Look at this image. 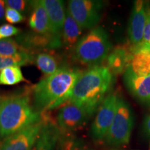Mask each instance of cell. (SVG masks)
I'll use <instances>...</instances> for the list:
<instances>
[{
	"label": "cell",
	"instance_id": "cell-1",
	"mask_svg": "<svg viewBox=\"0 0 150 150\" xmlns=\"http://www.w3.org/2000/svg\"><path fill=\"white\" fill-rule=\"evenodd\" d=\"M82 72L76 68L62 67L54 74L44 76L31 88L35 109L40 112H47L68 102Z\"/></svg>",
	"mask_w": 150,
	"mask_h": 150
},
{
	"label": "cell",
	"instance_id": "cell-2",
	"mask_svg": "<svg viewBox=\"0 0 150 150\" xmlns=\"http://www.w3.org/2000/svg\"><path fill=\"white\" fill-rule=\"evenodd\" d=\"M42 112L35 109L31 89L0 97V138L7 137L38 122Z\"/></svg>",
	"mask_w": 150,
	"mask_h": 150
},
{
	"label": "cell",
	"instance_id": "cell-3",
	"mask_svg": "<svg viewBox=\"0 0 150 150\" xmlns=\"http://www.w3.org/2000/svg\"><path fill=\"white\" fill-rule=\"evenodd\" d=\"M112 82V74L107 67L94 65L80 75L69 102L83 108L91 116L98 110Z\"/></svg>",
	"mask_w": 150,
	"mask_h": 150
},
{
	"label": "cell",
	"instance_id": "cell-4",
	"mask_svg": "<svg viewBox=\"0 0 150 150\" xmlns=\"http://www.w3.org/2000/svg\"><path fill=\"white\" fill-rule=\"evenodd\" d=\"M110 47L107 33L96 27L81 38L73 50V57L83 64L95 65L107 58Z\"/></svg>",
	"mask_w": 150,
	"mask_h": 150
},
{
	"label": "cell",
	"instance_id": "cell-5",
	"mask_svg": "<svg viewBox=\"0 0 150 150\" xmlns=\"http://www.w3.org/2000/svg\"><path fill=\"white\" fill-rule=\"evenodd\" d=\"M133 125L134 117L130 106L125 99L119 97L115 117L106 136V141L112 145L128 144Z\"/></svg>",
	"mask_w": 150,
	"mask_h": 150
},
{
	"label": "cell",
	"instance_id": "cell-6",
	"mask_svg": "<svg viewBox=\"0 0 150 150\" xmlns=\"http://www.w3.org/2000/svg\"><path fill=\"white\" fill-rule=\"evenodd\" d=\"M103 2L93 0H70L67 12L82 29H92L99 22Z\"/></svg>",
	"mask_w": 150,
	"mask_h": 150
},
{
	"label": "cell",
	"instance_id": "cell-7",
	"mask_svg": "<svg viewBox=\"0 0 150 150\" xmlns=\"http://www.w3.org/2000/svg\"><path fill=\"white\" fill-rule=\"evenodd\" d=\"M16 40L22 48L33 54L50 52L62 47L61 35L52 33L42 34L32 31L24 32L19 35Z\"/></svg>",
	"mask_w": 150,
	"mask_h": 150
},
{
	"label": "cell",
	"instance_id": "cell-8",
	"mask_svg": "<svg viewBox=\"0 0 150 150\" xmlns=\"http://www.w3.org/2000/svg\"><path fill=\"white\" fill-rule=\"evenodd\" d=\"M118 98L115 94H110L99 106L91 127L92 136L95 140H101L106 138L117 110Z\"/></svg>",
	"mask_w": 150,
	"mask_h": 150
},
{
	"label": "cell",
	"instance_id": "cell-9",
	"mask_svg": "<svg viewBox=\"0 0 150 150\" xmlns=\"http://www.w3.org/2000/svg\"><path fill=\"white\" fill-rule=\"evenodd\" d=\"M42 125V117L38 122L7 137L0 145V150H31L38 138Z\"/></svg>",
	"mask_w": 150,
	"mask_h": 150
},
{
	"label": "cell",
	"instance_id": "cell-10",
	"mask_svg": "<svg viewBox=\"0 0 150 150\" xmlns=\"http://www.w3.org/2000/svg\"><path fill=\"white\" fill-rule=\"evenodd\" d=\"M89 117L83 108L68 101L59 109L56 121L60 130L72 131L83 127Z\"/></svg>",
	"mask_w": 150,
	"mask_h": 150
},
{
	"label": "cell",
	"instance_id": "cell-11",
	"mask_svg": "<svg viewBox=\"0 0 150 150\" xmlns=\"http://www.w3.org/2000/svg\"><path fill=\"white\" fill-rule=\"evenodd\" d=\"M42 129L31 150H55L61 137V130L47 111L42 112Z\"/></svg>",
	"mask_w": 150,
	"mask_h": 150
},
{
	"label": "cell",
	"instance_id": "cell-12",
	"mask_svg": "<svg viewBox=\"0 0 150 150\" xmlns=\"http://www.w3.org/2000/svg\"><path fill=\"white\" fill-rule=\"evenodd\" d=\"M147 3L138 0L134 4L128 26L129 40L134 45L141 44L147 18Z\"/></svg>",
	"mask_w": 150,
	"mask_h": 150
},
{
	"label": "cell",
	"instance_id": "cell-13",
	"mask_svg": "<svg viewBox=\"0 0 150 150\" xmlns=\"http://www.w3.org/2000/svg\"><path fill=\"white\" fill-rule=\"evenodd\" d=\"M123 78L127 89L135 98L144 104H150V75H137L128 67Z\"/></svg>",
	"mask_w": 150,
	"mask_h": 150
},
{
	"label": "cell",
	"instance_id": "cell-14",
	"mask_svg": "<svg viewBox=\"0 0 150 150\" xmlns=\"http://www.w3.org/2000/svg\"><path fill=\"white\" fill-rule=\"evenodd\" d=\"M50 21L51 33L61 35L66 16L65 4L61 0H42Z\"/></svg>",
	"mask_w": 150,
	"mask_h": 150
},
{
	"label": "cell",
	"instance_id": "cell-15",
	"mask_svg": "<svg viewBox=\"0 0 150 150\" xmlns=\"http://www.w3.org/2000/svg\"><path fill=\"white\" fill-rule=\"evenodd\" d=\"M128 67L137 75H150V47L143 42L134 45Z\"/></svg>",
	"mask_w": 150,
	"mask_h": 150
},
{
	"label": "cell",
	"instance_id": "cell-16",
	"mask_svg": "<svg viewBox=\"0 0 150 150\" xmlns=\"http://www.w3.org/2000/svg\"><path fill=\"white\" fill-rule=\"evenodd\" d=\"M30 4L31 15L28 22L32 31L42 34L51 33L47 13L43 5L42 0L30 1Z\"/></svg>",
	"mask_w": 150,
	"mask_h": 150
},
{
	"label": "cell",
	"instance_id": "cell-17",
	"mask_svg": "<svg viewBox=\"0 0 150 150\" xmlns=\"http://www.w3.org/2000/svg\"><path fill=\"white\" fill-rule=\"evenodd\" d=\"M82 29L66 10V16L61 32L62 47L66 50H74L81 39Z\"/></svg>",
	"mask_w": 150,
	"mask_h": 150
},
{
	"label": "cell",
	"instance_id": "cell-18",
	"mask_svg": "<svg viewBox=\"0 0 150 150\" xmlns=\"http://www.w3.org/2000/svg\"><path fill=\"white\" fill-rule=\"evenodd\" d=\"M131 57V50L125 47H117L114 49L106 58V63L109 70L113 74L125 72L128 67Z\"/></svg>",
	"mask_w": 150,
	"mask_h": 150
},
{
	"label": "cell",
	"instance_id": "cell-19",
	"mask_svg": "<svg viewBox=\"0 0 150 150\" xmlns=\"http://www.w3.org/2000/svg\"><path fill=\"white\" fill-rule=\"evenodd\" d=\"M33 63L45 74V76L54 74L62 67H60L59 57L54 53L47 52L35 54Z\"/></svg>",
	"mask_w": 150,
	"mask_h": 150
},
{
	"label": "cell",
	"instance_id": "cell-20",
	"mask_svg": "<svg viewBox=\"0 0 150 150\" xmlns=\"http://www.w3.org/2000/svg\"><path fill=\"white\" fill-rule=\"evenodd\" d=\"M27 81L24 77L20 66L7 67L0 71V85L14 86Z\"/></svg>",
	"mask_w": 150,
	"mask_h": 150
},
{
	"label": "cell",
	"instance_id": "cell-21",
	"mask_svg": "<svg viewBox=\"0 0 150 150\" xmlns=\"http://www.w3.org/2000/svg\"><path fill=\"white\" fill-rule=\"evenodd\" d=\"M35 54L25 52L21 55L15 57H6L0 55V71L7 67L22 66L30 63H33V57Z\"/></svg>",
	"mask_w": 150,
	"mask_h": 150
},
{
	"label": "cell",
	"instance_id": "cell-22",
	"mask_svg": "<svg viewBox=\"0 0 150 150\" xmlns=\"http://www.w3.org/2000/svg\"><path fill=\"white\" fill-rule=\"evenodd\" d=\"M27 52L16 40L5 38L0 40V55L6 57H15Z\"/></svg>",
	"mask_w": 150,
	"mask_h": 150
},
{
	"label": "cell",
	"instance_id": "cell-23",
	"mask_svg": "<svg viewBox=\"0 0 150 150\" xmlns=\"http://www.w3.org/2000/svg\"><path fill=\"white\" fill-rule=\"evenodd\" d=\"M5 4L8 8L14 9L20 13H24L31 10L30 1L25 0H6Z\"/></svg>",
	"mask_w": 150,
	"mask_h": 150
},
{
	"label": "cell",
	"instance_id": "cell-24",
	"mask_svg": "<svg viewBox=\"0 0 150 150\" xmlns=\"http://www.w3.org/2000/svg\"><path fill=\"white\" fill-rule=\"evenodd\" d=\"M21 32L19 28L14 27L11 24H4L0 27V40L9 38L10 37L17 35Z\"/></svg>",
	"mask_w": 150,
	"mask_h": 150
},
{
	"label": "cell",
	"instance_id": "cell-25",
	"mask_svg": "<svg viewBox=\"0 0 150 150\" xmlns=\"http://www.w3.org/2000/svg\"><path fill=\"white\" fill-rule=\"evenodd\" d=\"M5 19L10 24H18L24 21V16L18 11L7 7L6 9Z\"/></svg>",
	"mask_w": 150,
	"mask_h": 150
},
{
	"label": "cell",
	"instance_id": "cell-26",
	"mask_svg": "<svg viewBox=\"0 0 150 150\" xmlns=\"http://www.w3.org/2000/svg\"><path fill=\"white\" fill-rule=\"evenodd\" d=\"M59 150H80L77 142L72 138L65 137L63 139H59Z\"/></svg>",
	"mask_w": 150,
	"mask_h": 150
},
{
	"label": "cell",
	"instance_id": "cell-27",
	"mask_svg": "<svg viewBox=\"0 0 150 150\" xmlns=\"http://www.w3.org/2000/svg\"><path fill=\"white\" fill-rule=\"evenodd\" d=\"M142 42L146 45L150 47V4L147 3V18L143 32Z\"/></svg>",
	"mask_w": 150,
	"mask_h": 150
},
{
	"label": "cell",
	"instance_id": "cell-28",
	"mask_svg": "<svg viewBox=\"0 0 150 150\" xmlns=\"http://www.w3.org/2000/svg\"><path fill=\"white\" fill-rule=\"evenodd\" d=\"M143 127L145 134L150 136V115L145 118Z\"/></svg>",
	"mask_w": 150,
	"mask_h": 150
},
{
	"label": "cell",
	"instance_id": "cell-29",
	"mask_svg": "<svg viewBox=\"0 0 150 150\" xmlns=\"http://www.w3.org/2000/svg\"><path fill=\"white\" fill-rule=\"evenodd\" d=\"M5 1L3 0H0V22L2 21L5 17Z\"/></svg>",
	"mask_w": 150,
	"mask_h": 150
},
{
	"label": "cell",
	"instance_id": "cell-30",
	"mask_svg": "<svg viewBox=\"0 0 150 150\" xmlns=\"http://www.w3.org/2000/svg\"><path fill=\"white\" fill-rule=\"evenodd\" d=\"M81 150H91V149H81Z\"/></svg>",
	"mask_w": 150,
	"mask_h": 150
}]
</instances>
